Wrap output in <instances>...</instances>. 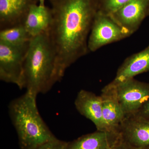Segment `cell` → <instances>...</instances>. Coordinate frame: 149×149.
I'll return each mask as SVG.
<instances>
[{
  "label": "cell",
  "mask_w": 149,
  "mask_h": 149,
  "mask_svg": "<svg viewBox=\"0 0 149 149\" xmlns=\"http://www.w3.org/2000/svg\"><path fill=\"white\" fill-rule=\"evenodd\" d=\"M52 20L47 30L60 81L66 69L89 52L88 38L98 11L97 0H50Z\"/></svg>",
  "instance_id": "1"
},
{
  "label": "cell",
  "mask_w": 149,
  "mask_h": 149,
  "mask_svg": "<svg viewBox=\"0 0 149 149\" xmlns=\"http://www.w3.org/2000/svg\"><path fill=\"white\" fill-rule=\"evenodd\" d=\"M24 88L37 96L45 94L59 81L55 52L47 31L29 42L23 70Z\"/></svg>",
  "instance_id": "2"
},
{
  "label": "cell",
  "mask_w": 149,
  "mask_h": 149,
  "mask_svg": "<svg viewBox=\"0 0 149 149\" xmlns=\"http://www.w3.org/2000/svg\"><path fill=\"white\" fill-rule=\"evenodd\" d=\"M36 97L26 91L9 105L10 116L22 149H36L56 138L40 115Z\"/></svg>",
  "instance_id": "3"
},
{
  "label": "cell",
  "mask_w": 149,
  "mask_h": 149,
  "mask_svg": "<svg viewBox=\"0 0 149 149\" xmlns=\"http://www.w3.org/2000/svg\"><path fill=\"white\" fill-rule=\"evenodd\" d=\"M29 43L14 46L0 41V80L24 88L23 70Z\"/></svg>",
  "instance_id": "4"
},
{
  "label": "cell",
  "mask_w": 149,
  "mask_h": 149,
  "mask_svg": "<svg viewBox=\"0 0 149 149\" xmlns=\"http://www.w3.org/2000/svg\"><path fill=\"white\" fill-rule=\"evenodd\" d=\"M131 35L109 15L97 11L93 20L88 40L89 52L126 39Z\"/></svg>",
  "instance_id": "5"
},
{
  "label": "cell",
  "mask_w": 149,
  "mask_h": 149,
  "mask_svg": "<svg viewBox=\"0 0 149 149\" xmlns=\"http://www.w3.org/2000/svg\"><path fill=\"white\" fill-rule=\"evenodd\" d=\"M118 102L125 117L136 114L149 99V83L134 78L121 82L114 87Z\"/></svg>",
  "instance_id": "6"
},
{
  "label": "cell",
  "mask_w": 149,
  "mask_h": 149,
  "mask_svg": "<svg viewBox=\"0 0 149 149\" xmlns=\"http://www.w3.org/2000/svg\"><path fill=\"white\" fill-rule=\"evenodd\" d=\"M110 15L132 35L149 16V0H131Z\"/></svg>",
  "instance_id": "7"
},
{
  "label": "cell",
  "mask_w": 149,
  "mask_h": 149,
  "mask_svg": "<svg viewBox=\"0 0 149 149\" xmlns=\"http://www.w3.org/2000/svg\"><path fill=\"white\" fill-rule=\"evenodd\" d=\"M121 141L131 149L149 146V121L135 116L125 118L119 127Z\"/></svg>",
  "instance_id": "8"
},
{
  "label": "cell",
  "mask_w": 149,
  "mask_h": 149,
  "mask_svg": "<svg viewBox=\"0 0 149 149\" xmlns=\"http://www.w3.org/2000/svg\"><path fill=\"white\" fill-rule=\"evenodd\" d=\"M39 0H0V29L23 24L29 9Z\"/></svg>",
  "instance_id": "9"
},
{
  "label": "cell",
  "mask_w": 149,
  "mask_h": 149,
  "mask_svg": "<svg viewBox=\"0 0 149 149\" xmlns=\"http://www.w3.org/2000/svg\"><path fill=\"white\" fill-rule=\"evenodd\" d=\"M74 105L80 114L94 123L97 130L106 131L103 120L101 96L90 91L80 90L74 101Z\"/></svg>",
  "instance_id": "10"
},
{
  "label": "cell",
  "mask_w": 149,
  "mask_h": 149,
  "mask_svg": "<svg viewBox=\"0 0 149 149\" xmlns=\"http://www.w3.org/2000/svg\"><path fill=\"white\" fill-rule=\"evenodd\" d=\"M148 72H149V45L143 50L125 58L118 69L114 79L107 86L114 87L125 80Z\"/></svg>",
  "instance_id": "11"
},
{
  "label": "cell",
  "mask_w": 149,
  "mask_h": 149,
  "mask_svg": "<svg viewBox=\"0 0 149 149\" xmlns=\"http://www.w3.org/2000/svg\"><path fill=\"white\" fill-rule=\"evenodd\" d=\"M103 120L106 130L119 132L125 116L118 102L114 89L105 86L102 90Z\"/></svg>",
  "instance_id": "12"
},
{
  "label": "cell",
  "mask_w": 149,
  "mask_h": 149,
  "mask_svg": "<svg viewBox=\"0 0 149 149\" xmlns=\"http://www.w3.org/2000/svg\"><path fill=\"white\" fill-rule=\"evenodd\" d=\"M121 141L119 132L97 130L68 143L67 149H110Z\"/></svg>",
  "instance_id": "13"
},
{
  "label": "cell",
  "mask_w": 149,
  "mask_h": 149,
  "mask_svg": "<svg viewBox=\"0 0 149 149\" xmlns=\"http://www.w3.org/2000/svg\"><path fill=\"white\" fill-rule=\"evenodd\" d=\"M52 20L51 8L35 4L29 9L23 25L29 35L34 37L47 31Z\"/></svg>",
  "instance_id": "14"
},
{
  "label": "cell",
  "mask_w": 149,
  "mask_h": 149,
  "mask_svg": "<svg viewBox=\"0 0 149 149\" xmlns=\"http://www.w3.org/2000/svg\"><path fill=\"white\" fill-rule=\"evenodd\" d=\"M31 37L23 24L1 30L0 41L14 46H22L30 42Z\"/></svg>",
  "instance_id": "15"
},
{
  "label": "cell",
  "mask_w": 149,
  "mask_h": 149,
  "mask_svg": "<svg viewBox=\"0 0 149 149\" xmlns=\"http://www.w3.org/2000/svg\"><path fill=\"white\" fill-rule=\"evenodd\" d=\"M131 0H97L98 11L111 15Z\"/></svg>",
  "instance_id": "16"
},
{
  "label": "cell",
  "mask_w": 149,
  "mask_h": 149,
  "mask_svg": "<svg viewBox=\"0 0 149 149\" xmlns=\"http://www.w3.org/2000/svg\"><path fill=\"white\" fill-rule=\"evenodd\" d=\"M68 144V143L55 138L40 145L35 149H67Z\"/></svg>",
  "instance_id": "17"
},
{
  "label": "cell",
  "mask_w": 149,
  "mask_h": 149,
  "mask_svg": "<svg viewBox=\"0 0 149 149\" xmlns=\"http://www.w3.org/2000/svg\"><path fill=\"white\" fill-rule=\"evenodd\" d=\"M133 116L149 121V99L145 103L139 111Z\"/></svg>",
  "instance_id": "18"
},
{
  "label": "cell",
  "mask_w": 149,
  "mask_h": 149,
  "mask_svg": "<svg viewBox=\"0 0 149 149\" xmlns=\"http://www.w3.org/2000/svg\"><path fill=\"white\" fill-rule=\"evenodd\" d=\"M110 149H131L127 146L125 144L123 143L122 141L114 147Z\"/></svg>",
  "instance_id": "19"
},
{
  "label": "cell",
  "mask_w": 149,
  "mask_h": 149,
  "mask_svg": "<svg viewBox=\"0 0 149 149\" xmlns=\"http://www.w3.org/2000/svg\"><path fill=\"white\" fill-rule=\"evenodd\" d=\"M45 0H39V5L42 6H45Z\"/></svg>",
  "instance_id": "20"
},
{
  "label": "cell",
  "mask_w": 149,
  "mask_h": 149,
  "mask_svg": "<svg viewBox=\"0 0 149 149\" xmlns=\"http://www.w3.org/2000/svg\"><path fill=\"white\" fill-rule=\"evenodd\" d=\"M138 149H149V146L146 147V148H142Z\"/></svg>",
  "instance_id": "21"
}]
</instances>
